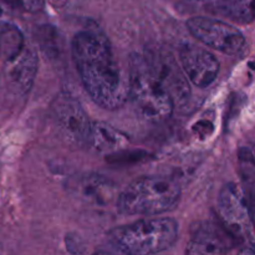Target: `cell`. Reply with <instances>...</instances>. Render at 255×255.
Instances as JSON below:
<instances>
[{
    "instance_id": "1",
    "label": "cell",
    "mask_w": 255,
    "mask_h": 255,
    "mask_svg": "<svg viewBox=\"0 0 255 255\" xmlns=\"http://www.w3.org/2000/svg\"><path fill=\"white\" fill-rule=\"evenodd\" d=\"M71 55L84 89L95 104L109 111L126 104L128 81L102 32L90 29L76 32L71 41Z\"/></svg>"
},
{
    "instance_id": "2",
    "label": "cell",
    "mask_w": 255,
    "mask_h": 255,
    "mask_svg": "<svg viewBox=\"0 0 255 255\" xmlns=\"http://www.w3.org/2000/svg\"><path fill=\"white\" fill-rule=\"evenodd\" d=\"M179 236L177 221L168 217L144 218L114 228L107 234L109 247L116 253L147 255L172 248Z\"/></svg>"
},
{
    "instance_id": "3",
    "label": "cell",
    "mask_w": 255,
    "mask_h": 255,
    "mask_svg": "<svg viewBox=\"0 0 255 255\" xmlns=\"http://www.w3.org/2000/svg\"><path fill=\"white\" fill-rule=\"evenodd\" d=\"M181 193V186L174 179L144 176L117 194L116 204L121 213L128 216H158L176 208Z\"/></svg>"
},
{
    "instance_id": "4",
    "label": "cell",
    "mask_w": 255,
    "mask_h": 255,
    "mask_svg": "<svg viewBox=\"0 0 255 255\" xmlns=\"http://www.w3.org/2000/svg\"><path fill=\"white\" fill-rule=\"evenodd\" d=\"M128 99L136 112L148 122H162L171 117L174 104L154 77L143 55L132 54L128 60Z\"/></svg>"
},
{
    "instance_id": "5",
    "label": "cell",
    "mask_w": 255,
    "mask_h": 255,
    "mask_svg": "<svg viewBox=\"0 0 255 255\" xmlns=\"http://www.w3.org/2000/svg\"><path fill=\"white\" fill-rule=\"evenodd\" d=\"M218 219L238 242V253L254 254L253 211L241 186L227 183L218 196Z\"/></svg>"
},
{
    "instance_id": "6",
    "label": "cell",
    "mask_w": 255,
    "mask_h": 255,
    "mask_svg": "<svg viewBox=\"0 0 255 255\" xmlns=\"http://www.w3.org/2000/svg\"><path fill=\"white\" fill-rule=\"evenodd\" d=\"M147 65L159 84L173 101L174 107L188 104L192 90L181 65L171 51L161 46H152L143 55Z\"/></svg>"
},
{
    "instance_id": "7",
    "label": "cell",
    "mask_w": 255,
    "mask_h": 255,
    "mask_svg": "<svg viewBox=\"0 0 255 255\" xmlns=\"http://www.w3.org/2000/svg\"><path fill=\"white\" fill-rule=\"evenodd\" d=\"M187 29L198 41L222 54L237 56L246 50L247 41L241 30L222 20L194 16L187 20Z\"/></svg>"
},
{
    "instance_id": "8",
    "label": "cell",
    "mask_w": 255,
    "mask_h": 255,
    "mask_svg": "<svg viewBox=\"0 0 255 255\" xmlns=\"http://www.w3.org/2000/svg\"><path fill=\"white\" fill-rule=\"evenodd\" d=\"M55 126L65 141L74 146H86L91 121L77 100L70 95H60L52 107Z\"/></svg>"
},
{
    "instance_id": "9",
    "label": "cell",
    "mask_w": 255,
    "mask_h": 255,
    "mask_svg": "<svg viewBox=\"0 0 255 255\" xmlns=\"http://www.w3.org/2000/svg\"><path fill=\"white\" fill-rule=\"evenodd\" d=\"M236 249L238 252V242L221 222L216 223L212 221H202L192 226L186 253L189 255H219Z\"/></svg>"
},
{
    "instance_id": "10",
    "label": "cell",
    "mask_w": 255,
    "mask_h": 255,
    "mask_svg": "<svg viewBox=\"0 0 255 255\" xmlns=\"http://www.w3.org/2000/svg\"><path fill=\"white\" fill-rule=\"evenodd\" d=\"M179 62L189 82L207 89L217 80L221 70L218 59L208 50L197 45H183L179 50Z\"/></svg>"
},
{
    "instance_id": "11",
    "label": "cell",
    "mask_w": 255,
    "mask_h": 255,
    "mask_svg": "<svg viewBox=\"0 0 255 255\" xmlns=\"http://www.w3.org/2000/svg\"><path fill=\"white\" fill-rule=\"evenodd\" d=\"M37 72V55L26 45L21 54L4 71L9 89L16 95H25L31 89Z\"/></svg>"
},
{
    "instance_id": "12",
    "label": "cell",
    "mask_w": 255,
    "mask_h": 255,
    "mask_svg": "<svg viewBox=\"0 0 255 255\" xmlns=\"http://www.w3.org/2000/svg\"><path fill=\"white\" fill-rule=\"evenodd\" d=\"M76 196L86 204L105 207L116 198V187L110 179L97 173L84 174L74 186Z\"/></svg>"
},
{
    "instance_id": "13",
    "label": "cell",
    "mask_w": 255,
    "mask_h": 255,
    "mask_svg": "<svg viewBox=\"0 0 255 255\" xmlns=\"http://www.w3.org/2000/svg\"><path fill=\"white\" fill-rule=\"evenodd\" d=\"M128 137L106 122H91L89 139L86 146L91 147L97 153L110 156L112 153L126 149Z\"/></svg>"
},
{
    "instance_id": "14",
    "label": "cell",
    "mask_w": 255,
    "mask_h": 255,
    "mask_svg": "<svg viewBox=\"0 0 255 255\" xmlns=\"http://www.w3.org/2000/svg\"><path fill=\"white\" fill-rule=\"evenodd\" d=\"M26 45L24 34L16 25L0 19V74H4Z\"/></svg>"
},
{
    "instance_id": "15",
    "label": "cell",
    "mask_w": 255,
    "mask_h": 255,
    "mask_svg": "<svg viewBox=\"0 0 255 255\" xmlns=\"http://www.w3.org/2000/svg\"><path fill=\"white\" fill-rule=\"evenodd\" d=\"M213 10L242 25L251 24L254 20V0H214Z\"/></svg>"
},
{
    "instance_id": "16",
    "label": "cell",
    "mask_w": 255,
    "mask_h": 255,
    "mask_svg": "<svg viewBox=\"0 0 255 255\" xmlns=\"http://www.w3.org/2000/svg\"><path fill=\"white\" fill-rule=\"evenodd\" d=\"M45 0H0V16L35 14L44 7Z\"/></svg>"
}]
</instances>
